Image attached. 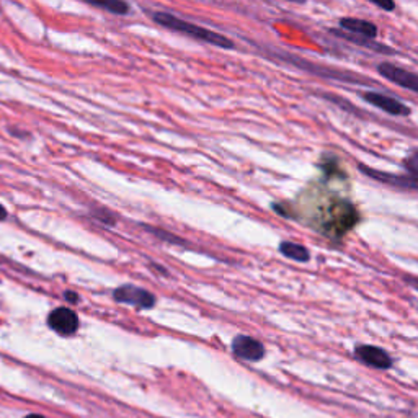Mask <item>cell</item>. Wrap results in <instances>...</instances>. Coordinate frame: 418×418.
<instances>
[{
	"label": "cell",
	"mask_w": 418,
	"mask_h": 418,
	"mask_svg": "<svg viewBox=\"0 0 418 418\" xmlns=\"http://www.w3.org/2000/svg\"><path fill=\"white\" fill-rule=\"evenodd\" d=\"M154 22L157 25H161L163 28L172 29V32L182 33L185 36H190L193 39H198V41L208 43L211 46L216 48H222V49H232L234 48V41L231 38L224 36V34L213 32V29H208L205 27H200V25L190 23L187 20H182L175 17L173 13L168 12H156L152 15Z\"/></svg>",
	"instance_id": "obj_1"
},
{
	"label": "cell",
	"mask_w": 418,
	"mask_h": 418,
	"mask_svg": "<svg viewBox=\"0 0 418 418\" xmlns=\"http://www.w3.org/2000/svg\"><path fill=\"white\" fill-rule=\"evenodd\" d=\"M278 56L283 58V61L285 62H290L292 66H297L301 69H306L307 72L311 74H316V76H321V77H328V79H337V81H346V82H361L360 77L353 76L350 72H345V71H335V69H328V67H322V66H314L311 62H306L302 58H297V56H292V54H288V53H278Z\"/></svg>",
	"instance_id": "obj_2"
},
{
	"label": "cell",
	"mask_w": 418,
	"mask_h": 418,
	"mask_svg": "<svg viewBox=\"0 0 418 418\" xmlns=\"http://www.w3.org/2000/svg\"><path fill=\"white\" fill-rule=\"evenodd\" d=\"M377 72L386 81L396 83V86L405 88V90L418 93V74L407 71V69H402L391 62H381L377 66Z\"/></svg>",
	"instance_id": "obj_3"
},
{
	"label": "cell",
	"mask_w": 418,
	"mask_h": 418,
	"mask_svg": "<svg viewBox=\"0 0 418 418\" xmlns=\"http://www.w3.org/2000/svg\"><path fill=\"white\" fill-rule=\"evenodd\" d=\"M363 100L372 104V107L382 109V112L392 114V116H410L412 109L405 103L397 100L394 97L384 95L379 92H365L361 93Z\"/></svg>",
	"instance_id": "obj_4"
},
{
	"label": "cell",
	"mask_w": 418,
	"mask_h": 418,
	"mask_svg": "<svg viewBox=\"0 0 418 418\" xmlns=\"http://www.w3.org/2000/svg\"><path fill=\"white\" fill-rule=\"evenodd\" d=\"M358 168L368 175L372 180L386 183V185L391 187H399V188H407V190H417L418 191V180L412 175H396V173H387L376 170V168H371L365 166V163H360Z\"/></svg>",
	"instance_id": "obj_5"
},
{
	"label": "cell",
	"mask_w": 418,
	"mask_h": 418,
	"mask_svg": "<svg viewBox=\"0 0 418 418\" xmlns=\"http://www.w3.org/2000/svg\"><path fill=\"white\" fill-rule=\"evenodd\" d=\"M232 351L236 356L247 361H258L265 356V346L252 337H236L232 342Z\"/></svg>",
	"instance_id": "obj_6"
},
{
	"label": "cell",
	"mask_w": 418,
	"mask_h": 418,
	"mask_svg": "<svg viewBox=\"0 0 418 418\" xmlns=\"http://www.w3.org/2000/svg\"><path fill=\"white\" fill-rule=\"evenodd\" d=\"M114 297L119 302H126V304H133L137 307H152L156 304V297L149 291L137 286L119 288V290L114 291Z\"/></svg>",
	"instance_id": "obj_7"
},
{
	"label": "cell",
	"mask_w": 418,
	"mask_h": 418,
	"mask_svg": "<svg viewBox=\"0 0 418 418\" xmlns=\"http://www.w3.org/2000/svg\"><path fill=\"white\" fill-rule=\"evenodd\" d=\"M48 322L53 330L62 333V335H71L79 327L77 316L71 309H66V307H59V309L49 314Z\"/></svg>",
	"instance_id": "obj_8"
},
{
	"label": "cell",
	"mask_w": 418,
	"mask_h": 418,
	"mask_svg": "<svg viewBox=\"0 0 418 418\" xmlns=\"http://www.w3.org/2000/svg\"><path fill=\"white\" fill-rule=\"evenodd\" d=\"M358 360H361L365 365L377 368V370H389L392 366V358L384 350L377 346L363 345L356 348Z\"/></svg>",
	"instance_id": "obj_9"
},
{
	"label": "cell",
	"mask_w": 418,
	"mask_h": 418,
	"mask_svg": "<svg viewBox=\"0 0 418 418\" xmlns=\"http://www.w3.org/2000/svg\"><path fill=\"white\" fill-rule=\"evenodd\" d=\"M332 34H335V36L345 39V41H350V43H355L358 46L361 48H366V49H371V51L375 53H381V54H397L396 49H392L387 46V44H382V43H377L376 39H371V38H365V36H358V34H351L348 32H338V29H330Z\"/></svg>",
	"instance_id": "obj_10"
},
{
	"label": "cell",
	"mask_w": 418,
	"mask_h": 418,
	"mask_svg": "<svg viewBox=\"0 0 418 418\" xmlns=\"http://www.w3.org/2000/svg\"><path fill=\"white\" fill-rule=\"evenodd\" d=\"M340 28L343 32L358 34V36H365L371 39H376L377 36V27L375 23L368 22V20L351 18V17L340 18Z\"/></svg>",
	"instance_id": "obj_11"
},
{
	"label": "cell",
	"mask_w": 418,
	"mask_h": 418,
	"mask_svg": "<svg viewBox=\"0 0 418 418\" xmlns=\"http://www.w3.org/2000/svg\"><path fill=\"white\" fill-rule=\"evenodd\" d=\"M83 4L92 5V7H97L104 12L113 13V15H128L131 12V7L126 0H81Z\"/></svg>",
	"instance_id": "obj_12"
},
{
	"label": "cell",
	"mask_w": 418,
	"mask_h": 418,
	"mask_svg": "<svg viewBox=\"0 0 418 418\" xmlns=\"http://www.w3.org/2000/svg\"><path fill=\"white\" fill-rule=\"evenodd\" d=\"M280 252L285 255L286 258H291L295 262H309L311 253L304 245L301 243H295V242H281L280 243Z\"/></svg>",
	"instance_id": "obj_13"
},
{
	"label": "cell",
	"mask_w": 418,
	"mask_h": 418,
	"mask_svg": "<svg viewBox=\"0 0 418 418\" xmlns=\"http://www.w3.org/2000/svg\"><path fill=\"white\" fill-rule=\"evenodd\" d=\"M144 227H146V231L154 234V236H156V237L162 238V241H167V242H170V243H178V245H183V243H185V241H182L180 237L173 236V234L163 231V229H157V227H151V226H144Z\"/></svg>",
	"instance_id": "obj_14"
},
{
	"label": "cell",
	"mask_w": 418,
	"mask_h": 418,
	"mask_svg": "<svg viewBox=\"0 0 418 418\" xmlns=\"http://www.w3.org/2000/svg\"><path fill=\"white\" fill-rule=\"evenodd\" d=\"M92 216L103 224H108V226H113L114 221H116V219H114V214L103 206L92 208Z\"/></svg>",
	"instance_id": "obj_15"
},
{
	"label": "cell",
	"mask_w": 418,
	"mask_h": 418,
	"mask_svg": "<svg viewBox=\"0 0 418 418\" xmlns=\"http://www.w3.org/2000/svg\"><path fill=\"white\" fill-rule=\"evenodd\" d=\"M404 168L409 172V175L418 180V151L409 154V156L404 159Z\"/></svg>",
	"instance_id": "obj_16"
},
{
	"label": "cell",
	"mask_w": 418,
	"mask_h": 418,
	"mask_svg": "<svg viewBox=\"0 0 418 418\" xmlns=\"http://www.w3.org/2000/svg\"><path fill=\"white\" fill-rule=\"evenodd\" d=\"M368 2L377 5V7L386 10V12H394V10H396L394 0H368Z\"/></svg>",
	"instance_id": "obj_17"
},
{
	"label": "cell",
	"mask_w": 418,
	"mask_h": 418,
	"mask_svg": "<svg viewBox=\"0 0 418 418\" xmlns=\"http://www.w3.org/2000/svg\"><path fill=\"white\" fill-rule=\"evenodd\" d=\"M7 216H8L7 208H5L4 205H0V221H5V219H7Z\"/></svg>",
	"instance_id": "obj_18"
},
{
	"label": "cell",
	"mask_w": 418,
	"mask_h": 418,
	"mask_svg": "<svg viewBox=\"0 0 418 418\" xmlns=\"http://www.w3.org/2000/svg\"><path fill=\"white\" fill-rule=\"evenodd\" d=\"M407 281L410 283V285H414L417 290H418V280H415V278H407Z\"/></svg>",
	"instance_id": "obj_19"
},
{
	"label": "cell",
	"mask_w": 418,
	"mask_h": 418,
	"mask_svg": "<svg viewBox=\"0 0 418 418\" xmlns=\"http://www.w3.org/2000/svg\"><path fill=\"white\" fill-rule=\"evenodd\" d=\"M288 2H295V4H306L307 0H288Z\"/></svg>",
	"instance_id": "obj_20"
},
{
	"label": "cell",
	"mask_w": 418,
	"mask_h": 418,
	"mask_svg": "<svg viewBox=\"0 0 418 418\" xmlns=\"http://www.w3.org/2000/svg\"><path fill=\"white\" fill-rule=\"evenodd\" d=\"M25 418H44V417H41V415H28V417H25Z\"/></svg>",
	"instance_id": "obj_21"
}]
</instances>
